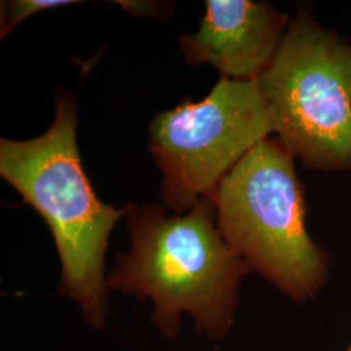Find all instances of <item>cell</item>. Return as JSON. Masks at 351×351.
<instances>
[{
  "label": "cell",
  "instance_id": "obj_6",
  "mask_svg": "<svg viewBox=\"0 0 351 351\" xmlns=\"http://www.w3.org/2000/svg\"><path fill=\"white\" fill-rule=\"evenodd\" d=\"M290 17L269 1L207 0L197 33L178 38L185 60L211 64L223 77L256 81L274 62Z\"/></svg>",
  "mask_w": 351,
  "mask_h": 351
},
{
  "label": "cell",
  "instance_id": "obj_8",
  "mask_svg": "<svg viewBox=\"0 0 351 351\" xmlns=\"http://www.w3.org/2000/svg\"><path fill=\"white\" fill-rule=\"evenodd\" d=\"M125 11L149 20H171L175 12L173 1L164 0H119L116 1Z\"/></svg>",
  "mask_w": 351,
  "mask_h": 351
},
{
  "label": "cell",
  "instance_id": "obj_7",
  "mask_svg": "<svg viewBox=\"0 0 351 351\" xmlns=\"http://www.w3.org/2000/svg\"><path fill=\"white\" fill-rule=\"evenodd\" d=\"M77 0H7L0 5V38L10 34L21 21L36 13L72 5Z\"/></svg>",
  "mask_w": 351,
  "mask_h": 351
},
{
  "label": "cell",
  "instance_id": "obj_2",
  "mask_svg": "<svg viewBox=\"0 0 351 351\" xmlns=\"http://www.w3.org/2000/svg\"><path fill=\"white\" fill-rule=\"evenodd\" d=\"M73 93L58 90L52 125L36 138L0 139V176L50 228L62 265L59 289L86 324L104 330L110 316L106 251L126 206L101 202L82 167Z\"/></svg>",
  "mask_w": 351,
  "mask_h": 351
},
{
  "label": "cell",
  "instance_id": "obj_3",
  "mask_svg": "<svg viewBox=\"0 0 351 351\" xmlns=\"http://www.w3.org/2000/svg\"><path fill=\"white\" fill-rule=\"evenodd\" d=\"M294 159L277 137L264 139L223 178L213 201L226 243L251 271L301 302L324 285L329 262L307 232Z\"/></svg>",
  "mask_w": 351,
  "mask_h": 351
},
{
  "label": "cell",
  "instance_id": "obj_5",
  "mask_svg": "<svg viewBox=\"0 0 351 351\" xmlns=\"http://www.w3.org/2000/svg\"><path fill=\"white\" fill-rule=\"evenodd\" d=\"M274 133L256 81L223 77L199 101L186 98L156 113L147 146L162 172V201L175 213L211 198L220 182L258 143Z\"/></svg>",
  "mask_w": 351,
  "mask_h": 351
},
{
  "label": "cell",
  "instance_id": "obj_9",
  "mask_svg": "<svg viewBox=\"0 0 351 351\" xmlns=\"http://www.w3.org/2000/svg\"><path fill=\"white\" fill-rule=\"evenodd\" d=\"M346 351H351V346H350V348H349V349H348V350H346Z\"/></svg>",
  "mask_w": 351,
  "mask_h": 351
},
{
  "label": "cell",
  "instance_id": "obj_4",
  "mask_svg": "<svg viewBox=\"0 0 351 351\" xmlns=\"http://www.w3.org/2000/svg\"><path fill=\"white\" fill-rule=\"evenodd\" d=\"M277 138L314 171L351 169V43L300 7L256 80Z\"/></svg>",
  "mask_w": 351,
  "mask_h": 351
},
{
  "label": "cell",
  "instance_id": "obj_1",
  "mask_svg": "<svg viewBox=\"0 0 351 351\" xmlns=\"http://www.w3.org/2000/svg\"><path fill=\"white\" fill-rule=\"evenodd\" d=\"M125 226L130 249L107 274L110 291L149 300L151 323L165 339L178 337L184 314L203 337L226 339L251 269L223 239L213 199L172 216L158 204L128 203Z\"/></svg>",
  "mask_w": 351,
  "mask_h": 351
}]
</instances>
